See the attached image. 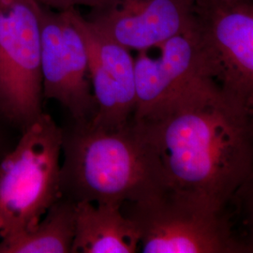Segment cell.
Here are the masks:
<instances>
[{"label": "cell", "instance_id": "cell-1", "mask_svg": "<svg viewBox=\"0 0 253 253\" xmlns=\"http://www.w3.org/2000/svg\"><path fill=\"white\" fill-rule=\"evenodd\" d=\"M253 107L203 78L132 119L167 190L235 207L253 200Z\"/></svg>", "mask_w": 253, "mask_h": 253}, {"label": "cell", "instance_id": "cell-2", "mask_svg": "<svg viewBox=\"0 0 253 253\" xmlns=\"http://www.w3.org/2000/svg\"><path fill=\"white\" fill-rule=\"evenodd\" d=\"M61 197L122 206L167 190L163 170L133 119L116 129L74 121L62 128Z\"/></svg>", "mask_w": 253, "mask_h": 253}, {"label": "cell", "instance_id": "cell-3", "mask_svg": "<svg viewBox=\"0 0 253 253\" xmlns=\"http://www.w3.org/2000/svg\"><path fill=\"white\" fill-rule=\"evenodd\" d=\"M143 253H250L253 203L217 207L166 190L153 198L125 203Z\"/></svg>", "mask_w": 253, "mask_h": 253}, {"label": "cell", "instance_id": "cell-4", "mask_svg": "<svg viewBox=\"0 0 253 253\" xmlns=\"http://www.w3.org/2000/svg\"><path fill=\"white\" fill-rule=\"evenodd\" d=\"M62 127L42 115L0 161L1 238L32 230L61 198Z\"/></svg>", "mask_w": 253, "mask_h": 253}, {"label": "cell", "instance_id": "cell-5", "mask_svg": "<svg viewBox=\"0 0 253 253\" xmlns=\"http://www.w3.org/2000/svg\"><path fill=\"white\" fill-rule=\"evenodd\" d=\"M185 32L222 91L253 106V0H193Z\"/></svg>", "mask_w": 253, "mask_h": 253}, {"label": "cell", "instance_id": "cell-6", "mask_svg": "<svg viewBox=\"0 0 253 253\" xmlns=\"http://www.w3.org/2000/svg\"><path fill=\"white\" fill-rule=\"evenodd\" d=\"M37 0H0V117L20 133L42 111Z\"/></svg>", "mask_w": 253, "mask_h": 253}, {"label": "cell", "instance_id": "cell-7", "mask_svg": "<svg viewBox=\"0 0 253 253\" xmlns=\"http://www.w3.org/2000/svg\"><path fill=\"white\" fill-rule=\"evenodd\" d=\"M43 98L58 101L74 121L97 114L84 42L65 11L39 3Z\"/></svg>", "mask_w": 253, "mask_h": 253}, {"label": "cell", "instance_id": "cell-8", "mask_svg": "<svg viewBox=\"0 0 253 253\" xmlns=\"http://www.w3.org/2000/svg\"><path fill=\"white\" fill-rule=\"evenodd\" d=\"M84 42L92 90L97 102L94 126L116 129L126 125L136 108L134 59L126 49L102 35L77 8L65 11Z\"/></svg>", "mask_w": 253, "mask_h": 253}, {"label": "cell", "instance_id": "cell-9", "mask_svg": "<svg viewBox=\"0 0 253 253\" xmlns=\"http://www.w3.org/2000/svg\"><path fill=\"white\" fill-rule=\"evenodd\" d=\"M189 10L179 0H115L84 18L102 35L140 52L184 33Z\"/></svg>", "mask_w": 253, "mask_h": 253}, {"label": "cell", "instance_id": "cell-10", "mask_svg": "<svg viewBox=\"0 0 253 253\" xmlns=\"http://www.w3.org/2000/svg\"><path fill=\"white\" fill-rule=\"evenodd\" d=\"M160 54L140 51L134 59L136 108L133 119L169 100L194 82L212 79L207 62L188 32L156 46Z\"/></svg>", "mask_w": 253, "mask_h": 253}, {"label": "cell", "instance_id": "cell-11", "mask_svg": "<svg viewBox=\"0 0 253 253\" xmlns=\"http://www.w3.org/2000/svg\"><path fill=\"white\" fill-rule=\"evenodd\" d=\"M139 250L138 230L120 206L76 203L72 253H134Z\"/></svg>", "mask_w": 253, "mask_h": 253}, {"label": "cell", "instance_id": "cell-12", "mask_svg": "<svg viewBox=\"0 0 253 253\" xmlns=\"http://www.w3.org/2000/svg\"><path fill=\"white\" fill-rule=\"evenodd\" d=\"M76 203L61 197L32 230L1 238L0 253H72Z\"/></svg>", "mask_w": 253, "mask_h": 253}, {"label": "cell", "instance_id": "cell-13", "mask_svg": "<svg viewBox=\"0 0 253 253\" xmlns=\"http://www.w3.org/2000/svg\"><path fill=\"white\" fill-rule=\"evenodd\" d=\"M40 4L56 11H66L79 6H85L90 9L107 8L115 0H37Z\"/></svg>", "mask_w": 253, "mask_h": 253}, {"label": "cell", "instance_id": "cell-14", "mask_svg": "<svg viewBox=\"0 0 253 253\" xmlns=\"http://www.w3.org/2000/svg\"><path fill=\"white\" fill-rule=\"evenodd\" d=\"M9 128H13V127L0 117V161L3 159V157L6 154L13 148V146L15 145L18 140L17 139L13 141V139H11V133Z\"/></svg>", "mask_w": 253, "mask_h": 253}, {"label": "cell", "instance_id": "cell-15", "mask_svg": "<svg viewBox=\"0 0 253 253\" xmlns=\"http://www.w3.org/2000/svg\"><path fill=\"white\" fill-rule=\"evenodd\" d=\"M180 2H182L183 4H185L187 7H189L190 8V5H191V3L193 2V0H179Z\"/></svg>", "mask_w": 253, "mask_h": 253}, {"label": "cell", "instance_id": "cell-16", "mask_svg": "<svg viewBox=\"0 0 253 253\" xmlns=\"http://www.w3.org/2000/svg\"><path fill=\"white\" fill-rule=\"evenodd\" d=\"M1 229H2V221H1V219H0V231H1Z\"/></svg>", "mask_w": 253, "mask_h": 253}]
</instances>
